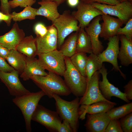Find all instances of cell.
<instances>
[{"instance_id": "obj_25", "label": "cell", "mask_w": 132, "mask_h": 132, "mask_svg": "<svg viewBox=\"0 0 132 132\" xmlns=\"http://www.w3.org/2000/svg\"><path fill=\"white\" fill-rule=\"evenodd\" d=\"M76 51L90 54L93 53L90 37L83 28H80L78 31Z\"/></svg>"}, {"instance_id": "obj_26", "label": "cell", "mask_w": 132, "mask_h": 132, "mask_svg": "<svg viewBox=\"0 0 132 132\" xmlns=\"http://www.w3.org/2000/svg\"><path fill=\"white\" fill-rule=\"evenodd\" d=\"M78 31L71 33L59 50L65 57L70 58L76 53Z\"/></svg>"}, {"instance_id": "obj_32", "label": "cell", "mask_w": 132, "mask_h": 132, "mask_svg": "<svg viewBox=\"0 0 132 132\" xmlns=\"http://www.w3.org/2000/svg\"><path fill=\"white\" fill-rule=\"evenodd\" d=\"M36 2V0H12L9 1V3L11 9H14L18 7L25 8L31 6Z\"/></svg>"}, {"instance_id": "obj_27", "label": "cell", "mask_w": 132, "mask_h": 132, "mask_svg": "<svg viewBox=\"0 0 132 132\" xmlns=\"http://www.w3.org/2000/svg\"><path fill=\"white\" fill-rule=\"evenodd\" d=\"M97 55L93 53L88 56L86 66V72L87 81L96 71H99L103 66Z\"/></svg>"}, {"instance_id": "obj_22", "label": "cell", "mask_w": 132, "mask_h": 132, "mask_svg": "<svg viewBox=\"0 0 132 132\" xmlns=\"http://www.w3.org/2000/svg\"><path fill=\"white\" fill-rule=\"evenodd\" d=\"M40 5L37 9L36 15L42 16L51 21L52 23L60 16L57 7L58 5L50 0H42L38 2Z\"/></svg>"}, {"instance_id": "obj_15", "label": "cell", "mask_w": 132, "mask_h": 132, "mask_svg": "<svg viewBox=\"0 0 132 132\" xmlns=\"http://www.w3.org/2000/svg\"><path fill=\"white\" fill-rule=\"evenodd\" d=\"M101 19V15L96 17L84 28L90 37L93 53L97 55L104 50V46L99 39L101 31V25L99 22Z\"/></svg>"}, {"instance_id": "obj_34", "label": "cell", "mask_w": 132, "mask_h": 132, "mask_svg": "<svg viewBox=\"0 0 132 132\" xmlns=\"http://www.w3.org/2000/svg\"><path fill=\"white\" fill-rule=\"evenodd\" d=\"M105 132H123L119 120H111Z\"/></svg>"}, {"instance_id": "obj_33", "label": "cell", "mask_w": 132, "mask_h": 132, "mask_svg": "<svg viewBox=\"0 0 132 132\" xmlns=\"http://www.w3.org/2000/svg\"><path fill=\"white\" fill-rule=\"evenodd\" d=\"M123 28L118 29L117 35H123L130 39H132V18L130 19L126 23Z\"/></svg>"}, {"instance_id": "obj_40", "label": "cell", "mask_w": 132, "mask_h": 132, "mask_svg": "<svg viewBox=\"0 0 132 132\" xmlns=\"http://www.w3.org/2000/svg\"><path fill=\"white\" fill-rule=\"evenodd\" d=\"M58 129L57 132H73V131L68 122L63 120Z\"/></svg>"}, {"instance_id": "obj_21", "label": "cell", "mask_w": 132, "mask_h": 132, "mask_svg": "<svg viewBox=\"0 0 132 132\" xmlns=\"http://www.w3.org/2000/svg\"><path fill=\"white\" fill-rule=\"evenodd\" d=\"M47 74L40 65L37 59L27 57L25 68L20 77L25 81L34 76H45Z\"/></svg>"}, {"instance_id": "obj_24", "label": "cell", "mask_w": 132, "mask_h": 132, "mask_svg": "<svg viewBox=\"0 0 132 132\" xmlns=\"http://www.w3.org/2000/svg\"><path fill=\"white\" fill-rule=\"evenodd\" d=\"M27 57L16 50H11L6 60L9 64L20 75L25 68Z\"/></svg>"}, {"instance_id": "obj_3", "label": "cell", "mask_w": 132, "mask_h": 132, "mask_svg": "<svg viewBox=\"0 0 132 132\" xmlns=\"http://www.w3.org/2000/svg\"><path fill=\"white\" fill-rule=\"evenodd\" d=\"M45 95L42 90L35 92H30L15 97L13 99V103L21 111L25 121L26 131H32L31 121L32 115L41 98Z\"/></svg>"}, {"instance_id": "obj_14", "label": "cell", "mask_w": 132, "mask_h": 132, "mask_svg": "<svg viewBox=\"0 0 132 132\" xmlns=\"http://www.w3.org/2000/svg\"><path fill=\"white\" fill-rule=\"evenodd\" d=\"M107 71V69L103 65L99 70L102 75V81H99V87L103 97L106 99L110 100L111 97L114 96L127 103H130V101L127 99L125 94L109 81L107 77L108 74Z\"/></svg>"}, {"instance_id": "obj_4", "label": "cell", "mask_w": 132, "mask_h": 132, "mask_svg": "<svg viewBox=\"0 0 132 132\" xmlns=\"http://www.w3.org/2000/svg\"><path fill=\"white\" fill-rule=\"evenodd\" d=\"M66 70L63 77L67 87L76 97H82L86 89L87 79L83 76L71 62L70 58L65 57Z\"/></svg>"}, {"instance_id": "obj_9", "label": "cell", "mask_w": 132, "mask_h": 132, "mask_svg": "<svg viewBox=\"0 0 132 132\" xmlns=\"http://www.w3.org/2000/svg\"><path fill=\"white\" fill-rule=\"evenodd\" d=\"M100 74L99 71H96L87 81L85 92L80 99V105H89L100 101H110L103 97L99 89V82Z\"/></svg>"}, {"instance_id": "obj_35", "label": "cell", "mask_w": 132, "mask_h": 132, "mask_svg": "<svg viewBox=\"0 0 132 132\" xmlns=\"http://www.w3.org/2000/svg\"><path fill=\"white\" fill-rule=\"evenodd\" d=\"M35 33L36 36L42 37L47 33V27L42 23L38 22L35 25L34 28Z\"/></svg>"}, {"instance_id": "obj_31", "label": "cell", "mask_w": 132, "mask_h": 132, "mask_svg": "<svg viewBox=\"0 0 132 132\" xmlns=\"http://www.w3.org/2000/svg\"><path fill=\"white\" fill-rule=\"evenodd\" d=\"M119 121L123 132H132V112L120 119Z\"/></svg>"}, {"instance_id": "obj_17", "label": "cell", "mask_w": 132, "mask_h": 132, "mask_svg": "<svg viewBox=\"0 0 132 132\" xmlns=\"http://www.w3.org/2000/svg\"><path fill=\"white\" fill-rule=\"evenodd\" d=\"M110 120L106 112L88 114L84 126L88 132H105Z\"/></svg>"}, {"instance_id": "obj_5", "label": "cell", "mask_w": 132, "mask_h": 132, "mask_svg": "<svg viewBox=\"0 0 132 132\" xmlns=\"http://www.w3.org/2000/svg\"><path fill=\"white\" fill-rule=\"evenodd\" d=\"M78 22L70 11L66 10L64 11L52 23L57 31L58 50L59 49L67 36L78 31L80 27Z\"/></svg>"}, {"instance_id": "obj_39", "label": "cell", "mask_w": 132, "mask_h": 132, "mask_svg": "<svg viewBox=\"0 0 132 132\" xmlns=\"http://www.w3.org/2000/svg\"><path fill=\"white\" fill-rule=\"evenodd\" d=\"M124 93L127 99L129 100L132 99V80H130L123 87Z\"/></svg>"}, {"instance_id": "obj_10", "label": "cell", "mask_w": 132, "mask_h": 132, "mask_svg": "<svg viewBox=\"0 0 132 132\" xmlns=\"http://www.w3.org/2000/svg\"><path fill=\"white\" fill-rule=\"evenodd\" d=\"M106 49L98 55L100 60L102 62H107L111 64L113 69L116 71H119L121 75L125 79L126 76L123 73L118 65V56L119 52V45L120 35H117L109 38Z\"/></svg>"}, {"instance_id": "obj_46", "label": "cell", "mask_w": 132, "mask_h": 132, "mask_svg": "<svg viewBox=\"0 0 132 132\" xmlns=\"http://www.w3.org/2000/svg\"></svg>"}, {"instance_id": "obj_20", "label": "cell", "mask_w": 132, "mask_h": 132, "mask_svg": "<svg viewBox=\"0 0 132 132\" xmlns=\"http://www.w3.org/2000/svg\"><path fill=\"white\" fill-rule=\"evenodd\" d=\"M121 42L118 59L121 64L127 66L132 63V39H130L123 35H120Z\"/></svg>"}, {"instance_id": "obj_12", "label": "cell", "mask_w": 132, "mask_h": 132, "mask_svg": "<svg viewBox=\"0 0 132 132\" xmlns=\"http://www.w3.org/2000/svg\"><path fill=\"white\" fill-rule=\"evenodd\" d=\"M19 74L15 70L10 72L0 71V79L7 87L10 94L15 97L22 96L30 92L20 82Z\"/></svg>"}, {"instance_id": "obj_1", "label": "cell", "mask_w": 132, "mask_h": 132, "mask_svg": "<svg viewBox=\"0 0 132 132\" xmlns=\"http://www.w3.org/2000/svg\"><path fill=\"white\" fill-rule=\"evenodd\" d=\"M33 83L49 98L55 94L67 96L71 92L61 76L49 72L45 76H34L30 78Z\"/></svg>"}, {"instance_id": "obj_41", "label": "cell", "mask_w": 132, "mask_h": 132, "mask_svg": "<svg viewBox=\"0 0 132 132\" xmlns=\"http://www.w3.org/2000/svg\"><path fill=\"white\" fill-rule=\"evenodd\" d=\"M12 20L11 14L9 15H7L0 11V22L4 21L8 26H9L11 24Z\"/></svg>"}, {"instance_id": "obj_42", "label": "cell", "mask_w": 132, "mask_h": 132, "mask_svg": "<svg viewBox=\"0 0 132 132\" xmlns=\"http://www.w3.org/2000/svg\"><path fill=\"white\" fill-rule=\"evenodd\" d=\"M10 50L7 48L0 46V56L6 60Z\"/></svg>"}, {"instance_id": "obj_6", "label": "cell", "mask_w": 132, "mask_h": 132, "mask_svg": "<svg viewBox=\"0 0 132 132\" xmlns=\"http://www.w3.org/2000/svg\"><path fill=\"white\" fill-rule=\"evenodd\" d=\"M38 60L45 70L63 77L66 70L65 56L59 50L39 54Z\"/></svg>"}, {"instance_id": "obj_45", "label": "cell", "mask_w": 132, "mask_h": 132, "mask_svg": "<svg viewBox=\"0 0 132 132\" xmlns=\"http://www.w3.org/2000/svg\"><path fill=\"white\" fill-rule=\"evenodd\" d=\"M118 0L120 3H121L124 1H125L128 0Z\"/></svg>"}, {"instance_id": "obj_16", "label": "cell", "mask_w": 132, "mask_h": 132, "mask_svg": "<svg viewBox=\"0 0 132 132\" xmlns=\"http://www.w3.org/2000/svg\"><path fill=\"white\" fill-rule=\"evenodd\" d=\"M25 37L24 31L15 22L9 32L0 36V46L9 50H16L19 44Z\"/></svg>"}, {"instance_id": "obj_30", "label": "cell", "mask_w": 132, "mask_h": 132, "mask_svg": "<svg viewBox=\"0 0 132 132\" xmlns=\"http://www.w3.org/2000/svg\"><path fill=\"white\" fill-rule=\"evenodd\" d=\"M37 9L29 6L24 8V9L20 12H16L14 11L11 13L12 20L17 22L27 19H34L36 16Z\"/></svg>"}, {"instance_id": "obj_7", "label": "cell", "mask_w": 132, "mask_h": 132, "mask_svg": "<svg viewBox=\"0 0 132 132\" xmlns=\"http://www.w3.org/2000/svg\"><path fill=\"white\" fill-rule=\"evenodd\" d=\"M31 120L44 126L50 132H57L62 121L56 111H52L39 104Z\"/></svg>"}, {"instance_id": "obj_19", "label": "cell", "mask_w": 132, "mask_h": 132, "mask_svg": "<svg viewBox=\"0 0 132 132\" xmlns=\"http://www.w3.org/2000/svg\"><path fill=\"white\" fill-rule=\"evenodd\" d=\"M117 104L110 101H100L89 105H81L79 107V119H85L86 114H95L106 112Z\"/></svg>"}, {"instance_id": "obj_43", "label": "cell", "mask_w": 132, "mask_h": 132, "mask_svg": "<svg viewBox=\"0 0 132 132\" xmlns=\"http://www.w3.org/2000/svg\"><path fill=\"white\" fill-rule=\"evenodd\" d=\"M67 1L68 5L72 7L77 6L79 2V0H67Z\"/></svg>"}, {"instance_id": "obj_29", "label": "cell", "mask_w": 132, "mask_h": 132, "mask_svg": "<svg viewBox=\"0 0 132 132\" xmlns=\"http://www.w3.org/2000/svg\"><path fill=\"white\" fill-rule=\"evenodd\" d=\"M132 112V102L119 107H113L106 113L111 120H119Z\"/></svg>"}, {"instance_id": "obj_23", "label": "cell", "mask_w": 132, "mask_h": 132, "mask_svg": "<svg viewBox=\"0 0 132 132\" xmlns=\"http://www.w3.org/2000/svg\"><path fill=\"white\" fill-rule=\"evenodd\" d=\"M16 50L27 58L35 57L37 54L35 38L32 35L25 37L19 44Z\"/></svg>"}, {"instance_id": "obj_11", "label": "cell", "mask_w": 132, "mask_h": 132, "mask_svg": "<svg viewBox=\"0 0 132 132\" xmlns=\"http://www.w3.org/2000/svg\"><path fill=\"white\" fill-rule=\"evenodd\" d=\"M77 6V10L73 11L71 14L78 21L80 28H84L94 18L103 14L91 4L80 1Z\"/></svg>"}, {"instance_id": "obj_38", "label": "cell", "mask_w": 132, "mask_h": 132, "mask_svg": "<svg viewBox=\"0 0 132 132\" xmlns=\"http://www.w3.org/2000/svg\"><path fill=\"white\" fill-rule=\"evenodd\" d=\"M0 10L4 13L7 15L11 14V8L9 3L8 0H0Z\"/></svg>"}, {"instance_id": "obj_18", "label": "cell", "mask_w": 132, "mask_h": 132, "mask_svg": "<svg viewBox=\"0 0 132 132\" xmlns=\"http://www.w3.org/2000/svg\"><path fill=\"white\" fill-rule=\"evenodd\" d=\"M101 17L103 22L101 25L99 36L106 40L117 35L118 29L123 23L119 18H115L108 14L103 13Z\"/></svg>"}, {"instance_id": "obj_44", "label": "cell", "mask_w": 132, "mask_h": 132, "mask_svg": "<svg viewBox=\"0 0 132 132\" xmlns=\"http://www.w3.org/2000/svg\"><path fill=\"white\" fill-rule=\"evenodd\" d=\"M56 3L58 5L63 2L65 0H50Z\"/></svg>"}, {"instance_id": "obj_8", "label": "cell", "mask_w": 132, "mask_h": 132, "mask_svg": "<svg viewBox=\"0 0 132 132\" xmlns=\"http://www.w3.org/2000/svg\"><path fill=\"white\" fill-rule=\"evenodd\" d=\"M94 7L100 10L103 13L117 17L126 24L132 18V4L127 0L115 5L95 2L91 3Z\"/></svg>"}, {"instance_id": "obj_2", "label": "cell", "mask_w": 132, "mask_h": 132, "mask_svg": "<svg viewBox=\"0 0 132 132\" xmlns=\"http://www.w3.org/2000/svg\"><path fill=\"white\" fill-rule=\"evenodd\" d=\"M55 99L56 111L62 120L69 123L73 132H77L79 126L80 98L76 97L71 101L66 100L59 96L53 95Z\"/></svg>"}, {"instance_id": "obj_28", "label": "cell", "mask_w": 132, "mask_h": 132, "mask_svg": "<svg viewBox=\"0 0 132 132\" xmlns=\"http://www.w3.org/2000/svg\"><path fill=\"white\" fill-rule=\"evenodd\" d=\"M88 57L85 53L77 52L70 57L75 67L83 76L86 77V66Z\"/></svg>"}, {"instance_id": "obj_36", "label": "cell", "mask_w": 132, "mask_h": 132, "mask_svg": "<svg viewBox=\"0 0 132 132\" xmlns=\"http://www.w3.org/2000/svg\"><path fill=\"white\" fill-rule=\"evenodd\" d=\"M80 1L90 4L96 2L111 5H115L120 3L117 0H80Z\"/></svg>"}, {"instance_id": "obj_13", "label": "cell", "mask_w": 132, "mask_h": 132, "mask_svg": "<svg viewBox=\"0 0 132 132\" xmlns=\"http://www.w3.org/2000/svg\"><path fill=\"white\" fill-rule=\"evenodd\" d=\"M48 31L44 36L35 38L37 54L45 53L57 49L58 36L57 30L52 24L47 27Z\"/></svg>"}, {"instance_id": "obj_37", "label": "cell", "mask_w": 132, "mask_h": 132, "mask_svg": "<svg viewBox=\"0 0 132 132\" xmlns=\"http://www.w3.org/2000/svg\"><path fill=\"white\" fill-rule=\"evenodd\" d=\"M5 59L0 56V71L10 72L15 69L8 64Z\"/></svg>"}]
</instances>
